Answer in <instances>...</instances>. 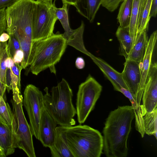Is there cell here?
I'll return each instance as SVG.
<instances>
[{
  "instance_id": "obj_13",
  "label": "cell",
  "mask_w": 157,
  "mask_h": 157,
  "mask_svg": "<svg viewBox=\"0 0 157 157\" xmlns=\"http://www.w3.org/2000/svg\"><path fill=\"white\" fill-rule=\"evenodd\" d=\"M57 124L44 108L41 116L39 128V141L44 147L49 148L53 144Z\"/></svg>"
},
{
  "instance_id": "obj_30",
  "label": "cell",
  "mask_w": 157,
  "mask_h": 157,
  "mask_svg": "<svg viewBox=\"0 0 157 157\" xmlns=\"http://www.w3.org/2000/svg\"><path fill=\"white\" fill-rule=\"evenodd\" d=\"M123 0H101V5L110 12L116 10Z\"/></svg>"
},
{
  "instance_id": "obj_15",
  "label": "cell",
  "mask_w": 157,
  "mask_h": 157,
  "mask_svg": "<svg viewBox=\"0 0 157 157\" xmlns=\"http://www.w3.org/2000/svg\"><path fill=\"white\" fill-rule=\"evenodd\" d=\"M0 146L6 157L13 154L17 148L16 131L0 120Z\"/></svg>"
},
{
  "instance_id": "obj_3",
  "label": "cell",
  "mask_w": 157,
  "mask_h": 157,
  "mask_svg": "<svg viewBox=\"0 0 157 157\" xmlns=\"http://www.w3.org/2000/svg\"><path fill=\"white\" fill-rule=\"evenodd\" d=\"M44 90V108L57 124L63 127L75 125L74 117L76 111L72 102V91L67 81L62 78L56 86L52 87L51 94L48 87Z\"/></svg>"
},
{
  "instance_id": "obj_29",
  "label": "cell",
  "mask_w": 157,
  "mask_h": 157,
  "mask_svg": "<svg viewBox=\"0 0 157 157\" xmlns=\"http://www.w3.org/2000/svg\"><path fill=\"white\" fill-rule=\"evenodd\" d=\"M9 35L10 37L7 43L8 48L10 57L13 59L16 52L21 49L20 43L16 37L13 34Z\"/></svg>"
},
{
  "instance_id": "obj_40",
  "label": "cell",
  "mask_w": 157,
  "mask_h": 157,
  "mask_svg": "<svg viewBox=\"0 0 157 157\" xmlns=\"http://www.w3.org/2000/svg\"><path fill=\"white\" fill-rule=\"evenodd\" d=\"M41 1L46 2H49V3H52V0H39Z\"/></svg>"
},
{
  "instance_id": "obj_11",
  "label": "cell",
  "mask_w": 157,
  "mask_h": 157,
  "mask_svg": "<svg viewBox=\"0 0 157 157\" xmlns=\"http://www.w3.org/2000/svg\"><path fill=\"white\" fill-rule=\"evenodd\" d=\"M142 99L146 113H150L157 108V64L152 62L145 84Z\"/></svg>"
},
{
  "instance_id": "obj_36",
  "label": "cell",
  "mask_w": 157,
  "mask_h": 157,
  "mask_svg": "<svg viewBox=\"0 0 157 157\" xmlns=\"http://www.w3.org/2000/svg\"><path fill=\"white\" fill-rule=\"evenodd\" d=\"M9 34L4 32L0 35V41L1 42L7 41L9 39Z\"/></svg>"
},
{
  "instance_id": "obj_14",
  "label": "cell",
  "mask_w": 157,
  "mask_h": 157,
  "mask_svg": "<svg viewBox=\"0 0 157 157\" xmlns=\"http://www.w3.org/2000/svg\"><path fill=\"white\" fill-rule=\"evenodd\" d=\"M91 59L110 82L115 90L120 92L121 89L123 88L128 90V87L123 79L121 73L117 71L100 58L93 55Z\"/></svg>"
},
{
  "instance_id": "obj_22",
  "label": "cell",
  "mask_w": 157,
  "mask_h": 157,
  "mask_svg": "<svg viewBox=\"0 0 157 157\" xmlns=\"http://www.w3.org/2000/svg\"><path fill=\"white\" fill-rule=\"evenodd\" d=\"M49 148L52 157H74L58 127L56 128V135L53 144Z\"/></svg>"
},
{
  "instance_id": "obj_20",
  "label": "cell",
  "mask_w": 157,
  "mask_h": 157,
  "mask_svg": "<svg viewBox=\"0 0 157 157\" xmlns=\"http://www.w3.org/2000/svg\"><path fill=\"white\" fill-rule=\"evenodd\" d=\"M147 32L144 30L137 35L127 59L141 62L148 39Z\"/></svg>"
},
{
  "instance_id": "obj_33",
  "label": "cell",
  "mask_w": 157,
  "mask_h": 157,
  "mask_svg": "<svg viewBox=\"0 0 157 157\" xmlns=\"http://www.w3.org/2000/svg\"><path fill=\"white\" fill-rule=\"evenodd\" d=\"M23 57L24 53L21 49L16 52L13 59L15 63L21 64L23 59Z\"/></svg>"
},
{
  "instance_id": "obj_1",
  "label": "cell",
  "mask_w": 157,
  "mask_h": 157,
  "mask_svg": "<svg viewBox=\"0 0 157 157\" xmlns=\"http://www.w3.org/2000/svg\"><path fill=\"white\" fill-rule=\"evenodd\" d=\"M134 118L132 106H119L109 113L103 130V150L106 157H127V141Z\"/></svg>"
},
{
  "instance_id": "obj_39",
  "label": "cell",
  "mask_w": 157,
  "mask_h": 157,
  "mask_svg": "<svg viewBox=\"0 0 157 157\" xmlns=\"http://www.w3.org/2000/svg\"><path fill=\"white\" fill-rule=\"evenodd\" d=\"M3 150L0 146V157H5Z\"/></svg>"
},
{
  "instance_id": "obj_35",
  "label": "cell",
  "mask_w": 157,
  "mask_h": 157,
  "mask_svg": "<svg viewBox=\"0 0 157 157\" xmlns=\"http://www.w3.org/2000/svg\"><path fill=\"white\" fill-rule=\"evenodd\" d=\"M85 65V61L82 57H78L77 58L75 62V65L78 69H81L83 68Z\"/></svg>"
},
{
  "instance_id": "obj_2",
  "label": "cell",
  "mask_w": 157,
  "mask_h": 157,
  "mask_svg": "<svg viewBox=\"0 0 157 157\" xmlns=\"http://www.w3.org/2000/svg\"><path fill=\"white\" fill-rule=\"evenodd\" d=\"M74 157H100L103 149V136L86 125L58 126Z\"/></svg>"
},
{
  "instance_id": "obj_6",
  "label": "cell",
  "mask_w": 157,
  "mask_h": 157,
  "mask_svg": "<svg viewBox=\"0 0 157 157\" xmlns=\"http://www.w3.org/2000/svg\"><path fill=\"white\" fill-rule=\"evenodd\" d=\"M13 98L11 102L13 112L17 122L16 138L17 148L23 150L29 157H36L32 134L29 124L28 123L23 112V99L21 90L13 89Z\"/></svg>"
},
{
  "instance_id": "obj_12",
  "label": "cell",
  "mask_w": 157,
  "mask_h": 157,
  "mask_svg": "<svg viewBox=\"0 0 157 157\" xmlns=\"http://www.w3.org/2000/svg\"><path fill=\"white\" fill-rule=\"evenodd\" d=\"M157 39V31L156 30L152 33L148 39L144 56L142 61L140 63L141 79L139 95V98L141 100L145 84L152 63V57L156 45Z\"/></svg>"
},
{
  "instance_id": "obj_31",
  "label": "cell",
  "mask_w": 157,
  "mask_h": 157,
  "mask_svg": "<svg viewBox=\"0 0 157 157\" xmlns=\"http://www.w3.org/2000/svg\"><path fill=\"white\" fill-rule=\"evenodd\" d=\"M6 8L0 10V35L6 30Z\"/></svg>"
},
{
  "instance_id": "obj_25",
  "label": "cell",
  "mask_w": 157,
  "mask_h": 157,
  "mask_svg": "<svg viewBox=\"0 0 157 157\" xmlns=\"http://www.w3.org/2000/svg\"><path fill=\"white\" fill-rule=\"evenodd\" d=\"M145 133L153 135L157 139V108L152 111L146 113L143 117Z\"/></svg>"
},
{
  "instance_id": "obj_32",
  "label": "cell",
  "mask_w": 157,
  "mask_h": 157,
  "mask_svg": "<svg viewBox=\"0 0 157 157\" xmlns=\"http://www.w3.org/2000/svg\"><path fill=\"white\" fill-rule=\"evenodd\" d=\"M19 0H0V10L11 6Z\"/></svg>"
},
{
  "instance_id": "obj_16",
  "label": "cell",
  "mask_w": 157,
  "mask_h": 157,
  "mask_svg": "<svg viewBox=\"0 0 157 157\" xmlns=\"http://www.w3.org/2000/svg\"><path fill=\"white\" fill-rule=\"evenodd\" d=\"M85 25L83 21L80 26L75 29H71L68 33L62 34L67 45L71 46L86 54L90 58L93 56L86 49L83 40Z\"/></svg>"
},
{
  "instance_id": "obj_23",
  "label": "cell",
  "mask_w": 157,
  "mask_h": 157,
  "mask_svg": "<svg viewBox=\"0 0 157 157\" xmlns=\"http://www.w3.org/2000/svg\"><path fill=\"white\" fill-rule=\"evenodd\" d=\"M0 120L4 124L16 132L17 122L15 116L8 103L0 95Z\"/></svg>"
},
{
  "instance_id": "obj_17",
  "label": "cell",
  "mask_w": 157,
  "mask_h": 157,
  "mask_svg": "<svg viewBox=\"0 0 157 157\" xmlns=\"http://www.w3.org/2000/svg\"><path fill=\"white\" fill-rule=\"evenodd\" d=\"M120 92L127 98L131 102L135 115L136 129L143 138L145 134L143 117L146 113L144 108L142 105H139L136 103L130 92L127 90L122 88Z\"/></svg>"
},
{
  "instance_id": "obj_21",
  "label": "cell",
  "mask_w": 157,
  "mask_h": 157,
  "mask_svg": "<svg viewBox=\"0 0 157 157\" xmlns=\"http://www.w3.org/2000/svg\"><path fill=\"white\" fill-rule=\"evenodd\" d=\"M147 0H133L131 16L129 26L130 33L134 43L137 33V29L142 12Z\"/></svg>"
},
{
  "instance_id": "obj_19",
  "label": "cell",
  "mask_w": 157,
  "mask_h": 157,
  "mask_svg": "<svg viewBox=\"0 0 157 157\" xmlns=\"http://www.w3.org/2000/svg\"><path fill=\"white\" fill-rule=\"evenodd\" d=\"M116 35L120 43V54L127 59L134 43V40L129 32V27L119 26Z\"/></svg>"
},
{
  "instance_id": "obj_7",
  "label": "cell",
  "mask_w": 157,
  "mask_h": 157,
  "mask_svg": "<svg viewBox=\"0 0 157 157\" xmlns=\"http://www.w3.org/2000/svg\"><path fill=\"white\" fill-rule=\"evenodd\" d=\"M54 3L36 0L32 19V40L38 41L47 38L53 33L58 20Z\"/></svg>"
},
{
  "instance_id": "obj_4",
  "label": "cell",
  "mask_w": 157,
  "mask_h": 157,
  "mask_svg": "<svg viewBox=\"0 0 157 157\" xmlns=\"http://www.w3.org/2000/svg\"><path fill=\"white\" fill-rule=\"evenodd\" d=\"M36 1L19 0L6 9V31L16 37L23 51L30 49L33 43L32 19Z\"/></svg>"
},
{
  "instance_id": "obj_34",
  "label": "cell",
  "mask_w": 157,
  "mask_h": 157,
  "mask_svg": "<svg viewBox=\"0 0 157 157\" xmlns=\"http://www.w3.org/2000/svg\"><path fill=\"white\" fill-rule=\"evenodd\" d=\"M157 13V0H152L150 13V17H155Z\"/></svg>"
},
{
  "instance_id": "obj_10",
  "label": "cell",
  "mask_w": 157,
  "mask_h": 157,
  "mask_svg": "<svg viewBox=\"0 0 157 157\" xmlns=\"http://www.w3.org/2000/svg\"><path fill=\"white\" fill-rule=\"evenodd\" d=\"M124 63L121 73L122 77L136 103L140 105L139 92L141 79L140 63L127 59Z\"/></svg>"
},
{
  "instance_id": "obj_37",
  "label": "cell",
  "mask_w": 157,
  "mask_h": 157,
  "mask_svg": "<svg viewBox=\"0 0 157 157\" xmlns=\"http://www.w3.org/2000/svg\"><path fill=\"white\" fill-rule=\"evenodd\" d=\"M56 0H54V2ZM63 3H66L69 5H72L76 7L77 0H61Z\"/></svg>"
},
{
  "instance_id": "obj_8",
  "label": "cell",
  "mask_w": 157,
  "mask_h": 157,
  "mask_svg": "<svg viewBox=\"0 0 157 157\" xmlns=\"http://www.w3.org/2000/svg\"><path fill=\"white\" fill-rule=\"evenodd\" d=\"M102 89L101 85L90 75L79 86L77 94L76 109L78 121L80 124L85 121L94 109Z\"/></svg>"
},
{
  "instance_id": "obj_28",
  "label": "cell",
  "mask_w": 157,
  "mask_h": 157,
  "mask_svg": "<svg viewBox=\"0 0 157 157\" xmlns=\"http://www.w3.org/2000/svg\"><path fill=\"white\" fill-rule=\"evenodd\" d=\"M152 0H147L142 12L137 29V35L144 30L148 29L151 18L150 13Z\"/></svg>"
},
{
  "instance_id": "obj_24",
  "label": "cell",
  "mask_w": 157,
  "mask_h": 157,
  "mask_svg": "<svg viewBox=\"0 0 157 157\" xmlns=\"http://www.w3.org/2000/svg\"><path fill=\"white\" fill-rule=\"evenodd\" d=\"M119 9L117 19L119 26L129 27L131 16L133 0H123Z\"/></svg>"
},
{
  "instance_id": "obj_27",
  "label": "cell",
  "mask_w": 157,
  "mask_h": 157,
  "mask_svg": "<svg viewBox=\"0 0 157 157\" xmlns=\"http://www.w3.org/2000/svg\"><path fill=\"white\" fill-rule=\"evenodd\" d=\"M70 5L66 3H63L62 7L57 8L56 6L54 9L56 16L63 28L64 32L67 33L71 29V28L68 21V11Z\"/></svg>"
},
{
  "instance_id": "obj_18",
  "label": "cell",
  "mask_w": 157,
  "mask_h": 157,
  "mask_svg": "<svg viewBox=\"0 0 157 157\" xmlns=\"http://www.w3.org/2000/svg\"><path fill=\"white\" fill-rule=\"evenodd\" d=\"M101 0H77L75 7L77 11L92 22L101 6Z\"/></svg>"
},
{
  "instance_id": "obj_9",
  "label": "cell",
  "mask_w": 157,
  "mask_h": 157,
  "mask_svg": "<svg viewBox=\"0 0 157 157\" xmlns=\"http://www.w3.org/2000/svg\"><path fill=\"white\" fill-rule=\"evenodd\" d=\"M43 96L38 88L33 84H29L25 89L23 99V104L29 117L32 134L39 140L40 119L44 108Z\"/></svg>"
},
{
  "instance_id": "obj_26",
  "label": "cell",
  "mask_w": 157,
  "mask_h": 157,
  "mask_svg": "<svg viewBox=\"0 0 157 157\" xmlns=\"http://www.w3.org/2000/svg\"><path fill=\"white\" fill-rule=\"evenodd\" d=\"M10 57L7 42L0 41V81L6 86V61Z\"/></svg>"
},
{
  "instance_id": "obj_38",
  "label": "cell",
  "mask_w": 157,
  "mask_h": 157,
  "mask_svg": "<svg viewBox=\"0 0 157 157\" xmlns=\"http://www.w3.org/2000/svg\"><path fill=\"white\" fill-rule=\"evenodd\" d=\"M6 89V86L0 81V95L4 97Z\"/></svg>"
},
{
  "instance_id": "obj_5",
  "label": "cell",
  "mask_w": 157,
  "mask_h": 157,
  "mask_svg": "<svg viewBox=\"0 0 157 157\" xmlns=\"http://www.w3.org/2000/svg\"><path fill=\"white\" fill-rule=\"evenodd\" d=\"M67 44L62 34L59 32L49 37L33 41L30 70L35 75L49 68L56 74L55 65L60 61Z\"/></svg>"
}]
</instances>
